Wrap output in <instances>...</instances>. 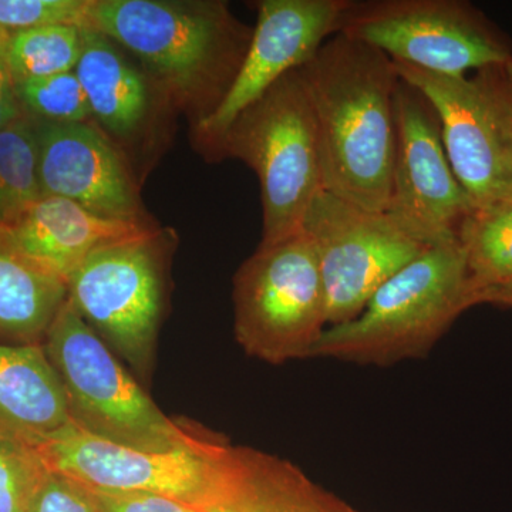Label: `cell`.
Returning <instances> with one entry per match:
<instances>
[{
	"instance_id": "obj_9",
	"label": "cell",
	"mask_w": 512,
	"mask_h": 512,
	"mask_svg": "<svg viewBox=\"0 0 512 512\" xmlns=\"http://www.w3.org/2000/svg\"><path fill=\"white\" fill-rule=\"evenodd\" d=\"M322 272L329 326L360 315L377 289L427 245L410 237L386 211H370L322 190L303 221Z\"/></svg>"
},
{
	"instance_id": "obj_19",
	"label": "cell",
	"mask_w": 512,
	"mask_h": 512,
	"mask_svg": "<svg viewBox=\"0 0 512 512\" xmlns=\"http://www.w3.org/2000/svg\"><path fill=\"white\" fill-rule=\"evenodd\" d=\"M66 299V282L26 258L0 232V342L43 343Z\"/></svg>"
},
{
	"instance_id": "obj_12",
	"label": "cell",
	"mask_w": 512,
	"mask_h": 512,
	"mask_svg": "<svg viewBox=\"0 0 512 512\" xmlns=\"http://www.w3.org/2000/svg\"><path fill=\"white\" fill-rule=\"evenodd\" d=\"M349 0H261L247 55L220 106L195 124V136L210 154L239 114L286 74L301 69L336 35Z\"/></svg>"
},
{
	"instance_id": "obj_15",
	"label": "cell",
	"mask_w": 512,
	"mask_h": 512,
	"mask_svg": "<svg viewBox=\"0 0 512 512\" xmlns=\"http://www.w3.org/2000/svg\"><path fill=\"white\" fill-rule=\"evenodd\" d=\"M153 228L148 221L104 217L67 198L42 194L0 232L30 261L67 282L96 249Z\"/></svg>"
},
{
	"instance_id": "obj_6",
	"label": "cell",
	"mask_w": 512,
	"mask_h": 512,
	"mask_svg": "<svg viewBox=\"0 0 512 512\" xmlns=\"http://www.w3.org/2000/svg\"><path fill=\"white\" fill-rule=\"evenodd\" d=\"M336 35L443 76H467L512 60L510 37L466 0H349Z\"/></svg>"
},
{
	"instance_id": "obj_16",
	"label": "cell",
	"mask_w": 512,
	"mask_h": 512,
	"mask_svg": "<svg viewBox=\"0 0 512 512\" xmlns=\"http://www.w3.org/2000/svg\"><path fill=\"white\" fill-rule=\"evenodd\" d=\"M218 497L198 512H362L291 461L235 446Z\"/></svg>"
},
{
	"instance_id": "obj_2",
	"label": "cell",
	"mask_w": 512,
	"mask_h": 512,
	"mask_svg": "<svg viewBox=\"0 0 512 512\" xmlns=\"http://www.w3.org/2000/svg\"><path fill=\"white\" fill-rule=\"evenodd\" d=\"M84 28L126 46L197 123L220 106L247 55L254 28L225 2L89 0Z\"/></svg>"
},
{
	"instance_id": "obj_20",
	"label": "cell",
	"mask_w": 512,
	"mask_h": 512,
	"mask_svg": "<svg viewBox=\"0 0 512 512\" xmlns=\"http://www.w3.org/2000/svg\"><path fill=\"white\" fill-rule=\"evenodd\" d=\"M473 305L512 278V200L474 207L457 229Z\"/></svg>"
},
{
	"instance_id": "obj_7",
	"label": "cell",
	"mask_w": 512,
	"mask_h": 512,
	"mask_svg": "<svg viewBox=\"0 0 512 512\" xmlns=\"http://www.w3.org/2000/svg\"><path fill=\"white\" fill-rule=\"evenodd\" d=\"M43 348L62 380L74 420L84 429L144 450L187 443V424L158 409L69 298L47 330Z\"/></svg>"
},
{
	"instance_id": "obj_25",
	"label": "cell",
	"mask_w": 512,
	"mask_h": 512,
	"mask_svg": "<svg viewBox=\"0 0 512 512\" xmlns=\"http://www.w3.org/2000/svg\"><path fill=\"white\" fill-rule=\"evenodd\" d=\"M89 0H0V36L47 25H86Z\"/></svg>"
},
{
	"instance_id": "obj_23",
	"label": "cell",
	"mask_w": 512,
	"mask_h": 512,
	"mask_svg": "<svg viewBox=\"0 0 512 512\" xmlns=\"http://www.w3.org/2000/svg\"><path fill=\"white\" fill-rule=\"evenodd\" d=\"M23 113L46 123H83L92 116L76 73L67 72L16 84Z\"/></svg>"
},
{
	"instance_id": "obj_3",
	"label": "cell",
	"mask_w": 512,
	"mask_h": 512,
	"mask_svg": "<svg viewBox=\"0 0 512 512\" xmlns=\"http://www.w3.org/2000/svg\"><path fill=\"white\" fill-rule=\"evenodd\" d=\"M473 306L463 252L448 239L380 286L355 319L326 328L312 359L382 367L421 359Z\"/></svg>"
},
{
	"instance_id": "obj_8",
	"label": "cell",
	"mask_w": 512,
	"mask_h": 512,
	"mask_svg": "<svg viewBox=\"0 0 512 512\" xmlns=\"http://www.w3.org/2000/svg\"><path fill=\"white\" fill-rule=\"evenodd\" d=\"M187 443L144 450L97 436L77 421L35 446L47 470L110 493H151L195 510L210 503L227 440L187 424Z\"/></svg>"
},
{
	"instance_id": "obj_30",
	"label": "cell",
	"mask_w": 512,
	"mask_h": 512,
	"mask_svg": "<svg viewBox=\"0 0 512 512\" xmlns=\"http://www.w3.org/2000/svg\"><path fill=\"white\" fill-rule=\"evenodd\" d=\"M477 305H494L512 309V278L481 293Z\"/></svg>"
},
{
	"instance_id": "obj_18",
	"label": "cell",
	"mask_w": 512,
	"mask_h": 512,
	"mask_svg": "<svg viewBox=\"0 0 512 512\" xmlns=\"http://www.w3.org/2000/svg\"><path fill=\"white\" fill-rule=\"evenodd\" d=\"M74 73L100 124L120 137L136 133L148 110L146 80L109 37L82 28V53Z\"/></svg>"
},
{
	"instance_id": "obj_29",
	"label": "cell",
	"mask_w": 512,
	"mask_h": 512,
	"mask_svg": "<svg viewBox=\"0 0 512 512\" xmlns=\"http://www.w3.org/2000/svg\"><path fill=\"white\" fill-rule=\"evenodd\" d=\"M6 42H0V131L8 127L23 114L20 106L16 84L6 63Z\"/></svg>"
},
{
	"instance_id": "obj_27",
	"label": "cell",
	"mask_w": 512,
	"mask_h": 512,
	"mask_svg": "<svg viewBox=\"0 0 512 512\" xmlns=\"http://www.w3.org/2000/svg\"><path fill=\"white\" fill-rule=\"evenodd\" d=\"M99 512H198L191 505L165 495L151 493H110L92 490Z\"/></svg>"
},
{
	"instance_id": "obj_31",
	"label": "cell",
	"mask_w": 512,
	"mask_h": 512,
	"mask_svg": "<svg viewBox=\"0 0 512 512\" xmlns=\"http://www.w3.org/2000/svg\"><path fill=\"white\" fill-rule=\"evenodd\" d=\"M505 79H507L508 84H510V87L512 89V60L511 62L505 63L503 66Z\"/></svg>"
},
{
	"instance_id": "obj_5",
	"label": "cell",
	"mask_w": 512,
	"mask_h": 512,
	"mask_svg": "<svg viewBox=\"0 0 512 512\" xmlns=\"http://www.w3.org/2000/svg\"><path fill=\"white\" fill-rule=\"evenodd\" d=\"M235 338L271 365L312 359L328 328L322 272L305 231L259 244L234 278Z\"/></svg>"
},
{
	"instance_id": "obj_21",
	"label": "cell",
	"mask_w": 512,
	"mask_h": 512,
	"mask_svg": "<svg viewBox=\"0 0 512 512\" xmlns=\"http://www.w3.org/2000/svg\"><path fill=\"white\" fill-rule=\"evenodd\" d=\"M40 195L35 121L23 113L0 131V227Z\"/></svg>"
},
{
	"instance_id": "obj_4",
	"label": "cell",
	"mask_w": 512,
	"mask_h": 512,
	"mask_svg": "<svg viewBox=\"0 0 512 512\" xmlns=\"http://www.w3.org/2000/svg\"><path fill=\"white\" fill-rule=\"evenodd\" d=\"M210 156L238 158L261 187L262 244L302 231L323 190L318 133L302 70H293L239 114Z\"/></svg>"
},
{
	"instance_id": "obj_26",
	"label": "cell",
	"mask_w": 512,
	"mask_h": 512,
	"mask_svg": "<svg viewBox=\"0 0 512 512\" xmlns=\"http://www.w3.org/2000/svg\"><path fill=\"white\" fill-rule=\"evenodd\" d=\"M28 512H99V507L86 485L47 470Z\"/></svg>"
},
{
	"instance_id": "obj_10",
	"label": "cell",
	"mask_w": 512,
	"mask_h": 512,
	"mask_svg": "<svg viewBox=\"0 0 512 512\" xmlns=\"http://www.w3.org/2000/svg\"><path fill=\"white\" fill-rule=\"evenodd\" d=\"M161 232L104 245L67 278V298L97 335L146 370L163 309Z\"/></svg>"
},
{
	"instance_id": "obj_24",
	"label": "cell",
	"mask_w": 512,
	"mask_h": 512,
	"mask_svg": "<svg viewBox=\"0 0 512 512\" xmlns=\"http://www.w3.org/2000/svg\"><path fill=\"white\" fill-rule=\"evenodd\" d=\"M46 473L35 448L0 430V512H28Z\"/></svg>"
},
{
	"instance_id": "obj_17",
	"label": "cell",
	"mask_w": 512,
	"mask_h": 512,
	"mask_svg": "<svg viewBox=\"0 0 512 512\" xmlns=\"http://www.w3.org/2000/svg\"><path fill=\"white\" fill-rule=\"evenodd\" d=\"M73 421L62 380L43 343L0 342V430L35 448Z\"/></svg>"
},
{
	"instance_id": "obj_22",
	"label": "cell",
	"mask_w": 512,
	"mask_h": 512,
	"mask_svg": "<svg viewBox=\"0 0 512 512\" xmlns=\"http://www.w3.org/2000/svg\"><path fill=\"white\" fill-rule=\"evenodd\" d=\"M82 53V28L47 25L9 37L5 57L15 84L74 72Z\"/></svg>"
},
{
	"instance_id": "obj_28",
	"label": "cell",
	"mask_w": 512,
	"mask_h": 512,
	"mask_svg": "<svg viewBox=\"0 0 512 512\" xmlns=\"http://www.w3.org/2000/svg\"><path fill=\"white\" fill-rule=\"evenodd\" d=\"M503 66L480 70L474 74V77L487 96L495 119L500 124L501 131L512 151V89L505 79Z\"/></svg>"
},
{
	"instance_id": "obj_1",
	"label": "cell",
	"mask_w": 512,
	"mask_h": 512,
	"mask_svg": "<svg viewBox=\"0 0 512 512\" xmlns=\"http://www.w3.org/2000/svg\"><path fill=\"white\" fill-rule=\"evenodd\" d=\"M318 133L323 190L383 212L392 192L400 82L393 60L335 35L301 67Z\"/></svg>"
},
{
	"instance_id": "obj_13",
	"label": "cell",
	"mask_w": 512,
	"mask_h": 512,
	"mask_svg": "<svg viewBox=\"0 0 512 512\" xmlns=\"http://www.w3.org/2000/svg\"><path fill=\"white\" fill-rule=\"evenodd\" d=\"M393 63L436 110L448 161L474 207L512 200V151L476 77Z\"/></svg>"
},
{
	"instance_id": "obj_11",
	"label": "cell",
	"mask_w": 512,
	"mask_h": 512,
	"mask_svg": "<svg viewBox=\"0 0 512 512\" xmlns=\"http://www.w3.org/2000/svg\"><path fill=\"white\" fill-rule=\"evenodd\" d=\"M396 150L387 214L427 247L456 238L474 205L448 161L436 110L400 79L394 94Z\"/></svg>"
},
{
	"instance_id": "obj_14",
	"label": "cell",
	"mask_w": 512,
	"mask_h": 512,
	"mask_svg": "<svg viewBox=\"0 0 512 512\" xmlns=\"http://www.w3.org/2000/svg\"><path fill=\"white\" fill-rule=\"evenodd\" d=\"M35 121L42 194L67 198L87 210L147 221L123 156L92 124Z\"/></svg>"
}]
</instances>
